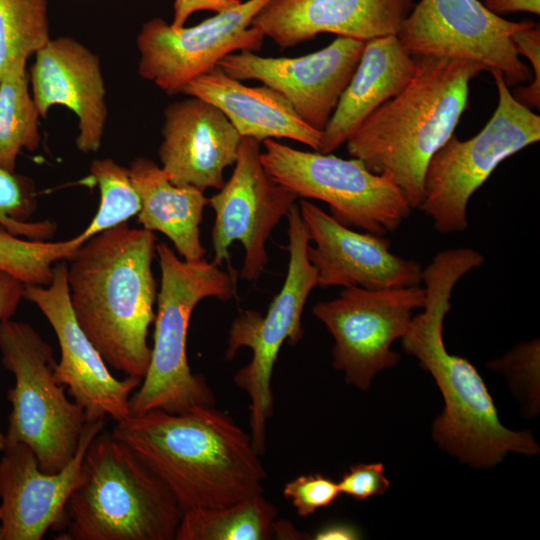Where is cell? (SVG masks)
I'll list each match as a JSON object with an SVG mask.
<instances>
[{
    "label": "cell",
    "instance_id": "cell-23",
    "mask_svg": "<svg viewBox=\"0 0 540 540\" xmlns=\"http://www.w3.org/2000/svg\"><path fill=\"white\" fill-rule=\"evenodd\" d=\"M415 72L414 57L396 35L365 42L356 69L328 123L318 152L332 153L381 105L399 94Z\"/></svg>",
    "mask_w": 540,
    "mask_h": 540
},
{
    "label": "cell",
    "instance_id": "cell-32",
    "mask_svg": "<svg viewBox=\"0 0 540 540\" xmlns=\"http://www.w3.org/2000/svg\"><path fill=\"white\" fill-rule=\"evenodd\" d=\"M518 55H523L531 64L533 80L528 86H518L512 95L528 108L540 106V28L539 25L521 29L512 35Z\"/></svg>",
    "mask_w": 540,
    "mask_h": 540
},
{
    "label": "cell",
    "instance_id": "cell-8",
    "mask_svg": "<svg viewBox=\"0 0 540 540\" xmlns=\"http://www.w3.org/2000/svg\"><path fill=\"white\" fill-rule=\"evenodd\" d=\"M490 71L498 92L490 120L467 140L452 135L425 171L419 209L440 234L465 231L472 195L502 161L540 140V117L514 98L500 71Z\"/></svg>",
    "mask_w": 540,
    "mask_h": 540
},
{
    "label": "cell",
    "instance_id": "cell-21",
    "mask_svg": "<svg viewBox=\"0 0 540 540\" xmlns=\"http://www.w3.org/2000/svg\"><path fill=\"white\" fill-rule=\"evenodd\" d=\"M412 8L413 0H270L252 26L281 48L321 33L366 42L397 35Z\"/></svg>",
    "mask_w": 540,
    "mask_h": 540
},
{
    "label": "cell",
    "instance_id": "cell-5",
    "mask_svg": "<svg viewBox=\"0 0 540 540\" xmlns=\"http://www.w3.org/2000/svg\"><path fill=\"white\" fill-rule=\"evenodd\" d=\"M182 516L161 478L103 429L86 450L55 538L174 540Z\"/></svg>",
    "mask_w": 540,
    "mask_h": 540
},
{
    "label": "cell",
    "instance_id": "cell-13",
    "mask_svg": "<svg viewBox=\"0 0 540 540\" xmlns=\"http://www.w3.org/2000/svg\"><path fill=\"white\" fill-rule=\"evenodd\" d=\"M269 1L247 0L191 27L146 21L137 36L140 77L175 95L227 55L259 52L265 36L252 21Z\"/></svg>",
    "mask_w": 540,
    "mask_h": 540
},
{
    "label": "cell",
    "instance_id": "cell-18",
    "mask_svg": "<svg viewBox=\"0 0 540 540\" xmlns=\"http://www.w3.org/2000/svg\"><path fill=\"white\" fill-rule=\"evenodd\" d=\"M105 419H87L78 449L60 471L40 469L36 455L21 442H7L0 459L2 540H40L60 523L77 483L82 461Z\"/></svg>",
    "mask_w": 540,
    "mask_h": 540
},
{
    "label": "cell",
    "instance_id": "cell-25",
    "mask_svg": "<svg viewBox=\"0 0 540 540\" xmlns=\"http://www.w3.org/2000/svg\"><path fill=\"white\" fill-rule=\"evenodd\" d=\"M277 508L261 494L219 508L183 513L175 540H265L272 535Z\"/></svg>",
    "mask_w": 540,
    "mask_h": 540
},
{
    "label": "cell",
    "instance_id": "cell-16",
    "mask_svg": "<svg viewBox=\"0 0 540 540\" xmlns=\"http://www.w3.org/2000/svg\"><path fill=\"white\" fill-rule=\"evenodd\" d=\"M365 42L337 36L328 46L299 57H264L239 51L217 66L239 80L261 82L286 98L297 115L322 132L349 83Z\"/></svg>",
    "mask_w": 540,
    "mask_h": 540
},
{
    "label": "cell",
    "instance_id": "cell-1",
    "mask_svg": "<svg viewBox=\"0 0 540 540\" xmlns=\"http://www.w3.org/2000/svg\"><path fill=\"white\" fill-rule=\"evenodd\" d=\"M484 263L469 247L442 250L422 270L426 294L423 311L412 316L401 338L403 350L434 378L444 410L432 424L440 449L474 468H490L509 453L534 456L540 447L529 431L505 427L477 369L464 357L448 352L443 323L451 309L456 284Z\"/></svg>",
    "mask_w": 540,
    "mask_h": 540
},
{
    "label": "cell",
    "instance_id": "cell-29",
    "mask_svg": "<svg viewBox=\"0 0 540 540\" xmlns=\"http://www.w3.org/2000/svg\"><path fill=\"white\" fill-rule=\"evenodd\" d=\"M90 174L98 184L100 203L96 215L81 232L85 241L102 231L126 223L141 208L128 168L111 158L95 159L90 165Z\"/></svg>",
    "mask_w": 540,
    "mask_h": 540
},
{
    "label": "cell",
    "instance_id": "cell-15",
    "mask_svg": "<svg viewBox=\"0 0 540 540\" xmlns=\"http://www.w3.org/2000/svg\"><path fill=\"white\" fill-rule=\"evenodd\" d=\"M68 266L59 261L48 286H24V298L35 304L50 323L60 347L56 379L64 385L87 419L110 417L119 422L130 416V398L141 379H117L79 326L70 302Z\"/></svg>",
    "mask_w": 540,
    "mask_h": 540
},
{
    "label": "cell",
    "instance_id": "cell-4",
    "mask_svg": "<svg viewBox=\"0 0 540 540\" xmlns=\"http://www.w3.org/2000/svg\"><path fill=\"white\" fill-rule=\"evenodd\" d=\"M408 85L375 110L347 139L350 156L393 183L412 209L423 198L427 165L454 135L469 84L486 68L475 61L413 56Z\"/></svg>",
    "mask_w": 540,
    "mask_h": 540
},
{
    "label": "cell",
    "instance_id": "cell-27",
    "mask_svg": "<svg viewBox=\"0 0 540 540\" xmlns=\"http://www.w3.org/2000/svg\"><path fill=\"white\" fill-rule=\"evenodd\" d=\"M85 242L81 233L63 241H37L15 236L0 228V272L24 285L48 286L54 263L69 261Z\"/></svg>",
    "mask_w": 540,
    "mask_h": 540
},
{
    "label": "cell",
    "instance_id": "cell-7",
    "mask_svg": "<svg viewBox=\"0 0 540 540\" xmlns=\"http://www.w3.org/2000/svg\"><path fill=\"white\" fill-rule=\"evenodd\" d=\"M1 362L15 378L7 442L32 449L41 470L54 473L74 457L87 421L84 409L68 399L55 376L52 346L30 324L0 322Z\"/></svg>",
    "mask_w": 540,
    "mask_h": 540
},
{
    "label": "cell",
    "instance_id": "cell-17",
    "mask_svg": "<svg viewBox=\"0 0 540 540\" xmlns=\"http://www.w3.org/2000/svg\"><path fill=\"white\" fill-rule=\"evenodd\" d=\"M299 211L314 244H309L307 254L317 272V286L376 290L422 282L421 264L392 253L384 236L355 231L307 199L300 201Z\"/></svg>",
    "mask_w": 540,
    "mask_h": 540
},
{
    "label": "cell",
    "instance_id": "cell-30",
    "mask_svg": "<svg viewBox=\"0 0 540 540\" xmlns=\"http://www.w3.org/2000/svg\"><path fill=\"white\" fill-rule=\"evenodd\" d=\"M36 209L34 181L25 175L0 169V228L26 239L49 241L57 225L48 220L31 222Z\"/></svg>",
    "mask_w": 540,
    "mask_h": 540
},
{
    "label": "cell",
    "instance_id": "cell-36",
    "mask_svg": "<svg viewBox=\"0 0 540 540\" xmlns=\"http://www.w3.org/2000/svg\"><path fill=\"white\" fill-rule=\"evenodd\" d=\"M24 284L18 279L0 272V322L11 319L24 298Z\"/></svg>",
    "mask_w": 540,
    "mask_h": 540
},
{
    "label": "cell",
    "instance_id": "cell-20",
    "mask_svg": "<svg viewBox=\"0 0 540 540\" xmlns=\"http://www.w3.org/2000/svg\"><path fill=\"white\" fill-rule=\"evenodd\" d=\"M30 80L40 117L54 105L67 107L78 118V150L97 152L108 115L99 57L71 37L51 38L36 52Z\"/></svg>",
    "mask_w": 540,
    "mask_h": 540
},
{
    "label": "cell",
    "instance_id": "cell-12",
    "mask_svg": "<svg viewBox=\"0 0 540 540\" xmlns=\"http://www.w3.org/2000/svg\"><path fill=\"white\" fill-rule=\"evenodd\" d=\"M534 24L506 20L478 0H420L396 36L411 56L475 61L486 70L500 71L512 86L529 80L532 72L511 37Z\"/></svg>",
    "mask_w": 540,
    "mask_h": 540
},
{
    "label": "cell",
    "instance_id": "cell-33",
    "mask_svg": "<svg viewBox=\"0 0 540 540\" xmlns=\"http://www.w3.org/2000/svg\"><path fill=\"white\" fill-rule=\"evenodd\" d=\"M390 486L382 463H357L345 472L338 487L341 494L362 501L384 494Z\"/></svg>",
    "mask_w": 540,
    "mask_h": 540
},
{
    "label": "cell",
    "instance_id": "cell-3",
    "mask_svg": "<svg viewBox=\"0 0 540 540\" xmlns=\"http://www.w3.org/2000/svg\"><path fill=\"white\" fill-rule=\"evenodd\" d=\"M156 241L152 231L122 223L86 240L67 270L81 329L109 367L141 380L151 358L147 337L158 294Z\"/></svg>",
    "mask_w": 540,
    "mask_h": 540
},
{
    "label": "cell",
    "instance_id": "cell-19",
    "mask_svg": "<svg viewBox=\"0 0 540 540\" xmlns=\"http://www.w3.org/2000/svg\"><path fill=\"white\" fill-rule=\"evenodd\" d=\"M161 133L158 155L172 184L202 192L223 186L242 137L217 107L193 96L173 102L164 109Z\"/></svg>",
    "mask_w": 540,
    "mask_h": 540
},
{
    "label": "cell",
    "instance_id": "cell-37",
    "mask_svg": "<svg viewBox=\"0 0 540 540\" xmlns=\"http://www.w3.org/2000/svg\"><path fill=\"white\" fill-rule=\"evenodd\" d=\"M483 5L495 14L529 12L539 15V0H483Z\"/></svg>",
    "mask_w": 540,
    "mask_h": 540
},
{
    "label": "cell",
    "instance_id": "cell-41",
    "mask_svg": "<svg viewBox=\"0 0 540 540\" xmlns=\"http://www.w3.org/2000/svg\"><path fill=\"white\" fill-rule=\"evenodd\" d=\"M0 540H2L1 533H0Z\"/></svg>",
    "mask_w": 540,
    "mask_h": 540
},
{
    "label": "cell",
    "instance_id": "cell-28",
    "mask_svg": "<svg viewBox=\"0 0 540 540\" xmlns=\"http://www.w3.org/2000/svg\"><path fill=\"white\" fill-rule=\"evenodd\" d=\"M50 39L48 0H0V79L14 61L28 59Z\"/></svg>",
    "mask_w": 540,
    "mask_h": 540
},
{
    "label": "cell",
    "instance_id": "cell-10",
    "mask_svg": "<svg viewBox=\"0 0 540 540\" xmlns=\"http://www.w3.org/2000/svg\"><path fill=\"white\" fill-rule=\"evenodd\" d=\"M261 162L269 176L298 198L328 204L341 224L385 236L411 214L403 193L357 159L292 148L274 139L262 142Z\"/></svg>",
    "mask_w": 540,
    "mask_h": 540
},
{
    "label": "cell",
    "instance_id": "cell-24",
    "mask_svg": "<svg viewBox=\"0 0 540 540\" xmlns=\"http://www.w3.org/2000/svg\"><path fill=\"white\" fill-rule=\"evenodd\" d=\"M128 169L141 202L137 220L142 228L164 234L183 260L203 259L200 224L209 205L204 192L172 184L161 166L145 157L134 159Z\"/></svg>",
    "mask_w": 540,
    "mask_h": 540
},
{
    "label": "cell",
    "instance_id": "cell-40",
    "mask_svg": "<svg viewBox=\"0 0 540 540\" xmlns=\"http://www.w3.org/2000/svg\"><path fill=\"white\" fill-rule=\"evenodd\" d=\"M5 444H6V437H5V434H3L1 431H0V453L3 452L4 448H5Z\"/></svg>",
    "mask_w": 540,
    "mask_h": 540
},
{
    "label": "cell",
    "instance_id": "cell-2",
    "mask_svg": "<svg viewBox=\"0 0 540 540\" xmlns=\"http://www.w3.org/2000/svg\"><path fill=\"white\" fill-rule=\"evenodd\" d=\"M112 433L161 478L183 513L263 493L266 471L251 435L214 406L150 410L116 422Z\"/></svg>",
    "mask_w": 540,
    "mask_h": 540
},
{
    "label": "cell",
    "instance_id": "cell-39",
    "mask_svg": "<svg viewBox=\"0 0 540 540\" xmlns=\"http://www.w3.org/2000/svg\"><path fill=\"white\" fill-rule=\"evenodd\" d=\"M276 533L279 538L283 539H298L299 533L296 531L295 527L288 522L280 521L273 523L272 534Z\"/></svg>",
    "mask_w": 540,
    "mask_h": 540
},
{
    "label": "cell",
    "instance_id": "cell-34",
    "mask_svg": "<svg viewBox=\"0 0 540 540\" xmlns=\"http://www.w3.org/2000/svg\"><path fill=\"white\" fill-rule=\"evenodd\" d=\"M539 352V340L524 342L489 366L510 375L513 382H535L539 375Z\"/></svg>",
    "mask_w": 540,
    "mask_h": 540
},
{
    "label": "cell",
    "instance_id": "cell-35",
    "mask_svg": "<svg viewBox=\"0 0 540 540\" xmlns=\"http://www.w3.org/2000/svg\"><path fill=\"white\" fill-rule=\"evenodd\" d=\"M241 2V0H175L171 25L175 28L183 27L187 19L195 12L208 10L218 13Z\"/></svg>",
    "mask_w": 540,
    "mask_h": 540
},
{
    "label": "cell",
    "instance_id": "cell-38",
    "mask_svg": "<svg viewBox=\"0 0 540 540\" xmlns=\"http://www.w3.org/2000/svg\"><path fill=\"white\" fill-rule=\"evenodd\" d=\"M361 533L358 528L347 523H332L317 531L316 540H354L359 539Z\"/></svg>",
    "mask_w": 540,
    "mask_h": 540
},
{
    "label": "cell",
    "instance_id": "cell-6",
    "mask_svg": "<svg viewBox=\"0 0 540 540\" xmlns=\"http://www.w3.org/2000/svg\"><path fill=\"white\" fill-rule=\"evenodd\" d=\"M161 270L151 358L144 378L130 398V416L160 409L183 413L214 406L213 391L202 375L191 372L186 354L191 314L205 298L231 300L237 273L204 259L185 261L166 244L156 245Z\"/></svg>",
    "mask_w": 540,
    "mask_h": 540
},
{
    "label": "cell",
    "instance_id": "cell-9",
    "mask_svg": "<svg viewBox=\"0 0 540 540\" xmlns=\"http://www.w3.org/2000/svg\"><path fill=\"white\" fill-rule=\"evenodd\" d=\"M287 218L289 262L282 288L265 315L248 310L233 321L225 355L226 360H232L241 347L252 351L251 361L235 374L234 383L249 396L250 435L260 455L265 452L266 424L273 413L274 365L285 342L293 346L302 339L303 310L311 291L318 285L316 269L307 254L308 230L296 204Z\"/></svg>",
    "mask_w": 540,
    "mask_h": 540
},
{
    "label": "cell",
    "instance_id": "cell-26",
    "mask_svg": "<svg viewBox=\"0 0 540 540\" xmlns=\"http://www.w3.org/2000/svg\"><path fill=\"white\" fill-rule=\"evenodd\" d=\"M27 58L14 61L0 79V169L15 172L22 149L40 145L39 112L28 88Z\"/></svg>",
    "mask_w": 540,
    "mask_h": 540
},
{
    "label": "cell",
    "instance_id": "cell-11",
    "mask_svg": "<svg viewBox=\"0 0 540 540\" xmlns=\"http://www.w3.org/2000/svg\"><path fill=\"white\" fill-rule=\"evenodd\" d=\"M426 294L420 286L344 288L338 297L314 305L312 312L331 333L333 366L347 384L367 390L382 370L395 367L401 356L392 344L406 333L415 309Z\"/></svg>",
    "mask_w": 540,
    "mask_h": 540
},
{
    "label": "cell",
    "instance_id": "cell-14",
    "mask_svg": "<svg viewBox=\"0 0 540 540\" xmlns=\"http://www.w3.org/2000/svg\"><path fill=\"white\" fill-rule=\"evenodd\" d=\"M209 199L215 213L212 229V263L236 273L229 248L234 241L244 247L240 277L256 282L268 263L266 242L280 220L287 216L298 196L276 183L261 162V142L242 138L234 170Z\"/></svg>",
    "mask_w": 540,
    "mask_h": 540
},
{
    "label": "cell",
    "instance_id": "cell-31",
    "mask_svg": "<svg viewBox=\"0 0 540 540\" xmlns=\"http://www.w3.org/2000/svg\"><path fill=\"white\" fill-rule=\"evenodd\" d=\"M340 494L338 483L319 473L300 475L283 488L284 497L291 501L300 517L330 506Z\"/></svg>",
    "mask_w": 540,
    "mask_h": 540
},
{
    "label": "cell",
    "instance_id": "cell-22",
    "mask_svg": "<svg viewBox=\"0 0 540 540\" xmlns=\"http://www.w3.org/2000/svg\"><path fill=\"white\" fill-rule=\"evenodd\" d=\"M181 93L217 107L242 138L259 142L287 138L318 151L321 132L307 125L276 90L247 86L219 66L189 82Z\"/></svg>",
    "mask_w": 540,
    "mask_h": 540
}]
</instances>
